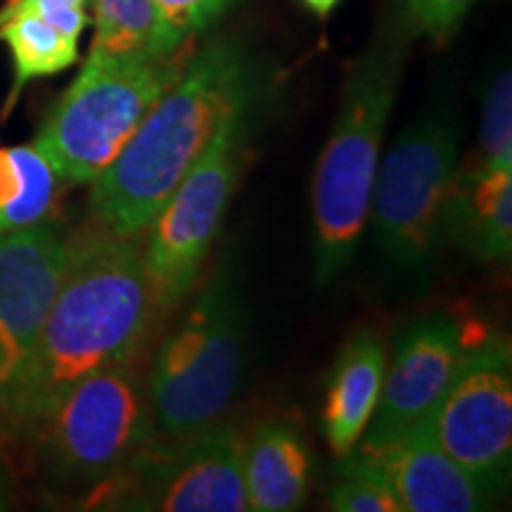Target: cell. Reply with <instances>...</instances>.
I'll use <instances>...</instances> for the list:
<instances>
[{
    "label": "cell",
    "mask_w": 512,
    "mask_h": 512,
    "mask_svg": "<svg viewBox=\"0 0 512 512\" xmlns=\"http://www.w3.org/2000/svg\"><path fill=\"white\" fill-rule=\"evenodd\" d=\"M479 164L512 169V74L501 67L486 86L479 121Z\"/></svg>",
    "instance_id": "obj_20"
},
{
    "label": "cell",
    "mask_w": 512,
    "mask_h": 512,
    "mask_svg": "<svg viewBox=\"0 0 512 512\" xmlns=\"http://www.w3.org/2000/svg\"><path fill=\"white\" fill-rule=\"evenodd\" d=\"M0 41L8 46L15 67L12 91L3 114L15 107L17 98L31 81L60 74L79 60V38L64 34L41 12L31 8L0 12Z\"/></svg>",
    "instance_id": "obj_17"
},
{
    "label": "cell",
    "mask_w": 512,
    "mask_h": 512,
    "mask_svg": "<svg viewBox=\"0 0 512 512\" xmlns=\"http://www.w3.org/2000/svg\"><path fill=\"white\" fill-rule=\"evenodd\" d=\"M238 0H152L159 19L157 53L171 55L207 34Z\"/></svg>",
    "instance_id": "obj_21"
},
{
    "label": "cell",
    "mask_w": 512,
    "mask_h": 512,
    "mask_svg": "<svg viewBox=\"0 0 512 512\" xmlns=\"http://www.w3.org/2000/svg\"><path fill=\"white\" fill-rule=\"evenodd\" d=\"M95 36L91 53L159 55V19L152 0H91Z\"/></svg>",
    "instance_id": "obj_19"
},
{
    "label": "cell",
    "mask_w": 512,
    "mask_h": 512,
    "mask_svg": "<svg viewBox=\"0 0 512 512\" xmlns=\"http://www.w3.org/2000/svg\"><path fill=\"white\" fill-rule=\"evenodd\" d=\"M12 503V479L8 467L0 460V510H8Z\"/></svg>",
    "instance_id": "obj_25"
},
{
    "label": "cell",
    "mask_w": 512,
    "mask_h": 512,
    "mask_svg": "<svg viewBox=\"0 0 512 512\" xmlns=\"http://www.w3.org/2000/svg\"><path fill=\"white\" fill-rule=\"evenodd\" d=\"M143 361L83 377L22 439L48 486L88 503L157 439Z\"/></svg>",
    "instance_id": "obj_4"
},
{
    "label": "cell",
    "mask_w": 512,
    "mask_h": 512,
    "mask_svg": "<svg viewBox=\"0 0 512 512\" xmlns=\"http://www.w3.org/2000/svg\"><path fill=\"white\" fill-rule=\"evenodd\" d=\"M60 178L34 145H0V235L48 219Z\"/></svg>",
    "instance_id": "obj_18"
},
{
    "label": "cell",
    "mask_w": 512,
    "mask_h": 512,
    "mask_svg": "<svg viewBox=\"0 0 512 512\" xmlns=\"http://www.w3.org/2000/svg\"><path fill=\"white\" fill-rule=\"evenodd\" d=\"M259 88L256 64L235 36L192 48L114 162L91 183V216L117 235H140L192 169L223 117Z\"/></svg>",
    "instance_id": "obj_2"
},
{
    "label": "cell",
    "mask_w": 512,
    "mask_h": 512,
    "mask_svg": "<svg viewBox=\"0 0 512 512\" xmlns=\"http://www.w3.org/2000/svg\"><path fill=\"white\" fill-rule=\"evenodd\" d=\"M458 152L460 119L444 100L403 128L377 166L368 216L377 254L392 273L422 278L437 259Z\"/></svg>",
    "instance_id": "obj_7"
},
{
    "label": "cell",
    "mask_w": 512,
    "mask_h": 512,
    "mask_svg": "<svg viewBox=\"0 0 512 512\" xmlns=\"http://www.w3.org/2000/svg\"><path fill=\"white\" fill-rule=\"evenodd\" d=\"M434 441L460 467L501 494L512 465V351L482 335L427 418Z\"/></svg>",
    "instance_id": "obj_10"
},
{
    "label": "cell",
    "mask_w": 512,
    "mask_h": 512,
    "mask_svg": "<svg viewBox=\"0 0 512 512\" xmlns=\"http://www.w3.org/2000/svg\"><path fill=\"white\" fill-rule=\"evenodd\" d=\"M190 297L147 368L152 418L164 439L221 422L245 375L247 316L233 275L221 268Z\"/></svg>",
    "instance_id": "obj_5"
},
{
    "label": "cell",
    "mask_w": 512,
    "mask_h": 512,
    "mask_svg": "<svg viewBox=\"0 0 512 512\" xmlns=\"http://www.w3.org/2000/svg\"><path fill=\"white\" fill-rule=\"evenodd\" d=\"M299 3H302L309 12H313L320 22H325L342 0H299Z\"/></svg>",
    "instance_id": "obj_24"
},
{
    "label": "cell",
    "mask_w": 512,
    "mask_h": 512,
    "mask_svg": "<svg viewBox=\"0 0 512 512\" xmlns=\"http://www.w3.org/2000/svg\"><path fill=\"white\" fill-rule=\"evenodd\" d=\"M245 432L221 420L185 437H157L91 508L136 512H247L242 477Z\"/></svg>",
    "instance_id": "obj_9"
},
{
    "label": "cell",
    "mask_w": 512,
    "mask_h": 512,
    "mask_svg": "<svg viewBox=\"0 0 512 512\" xmlns=\"http://www.w3.org/2000/svg\"><path fill=\"white\" fill-rule=\"evenodd\" d=\"M311 472V448L292 422L268 418L245 434L242 477L249 510H299L309 498Z\"/></svg>",
    "instance_id": "obj_14"
},
{
    "label": "cell",
    "mask_w": 512,
    "mask_h": 512,
    "mask_svg": "<svg viewBox=\"0 0 512 512\" xmlns=\"http://www.w3.org/2000/svg\"><path fill=\"white\" fill-rule=\"evenodd\" d=\"M192 48L195 43L171 55L88 53L34 138L60 183L86 185L114 162L159 95L181 74Z\"/></svg>",
    "instance_id": "obj_6"
},
{
    "label": "cell",
    "mask_w": 512,
    "mask_h": 512,
    "mask_svg": "<svg viewBox=\"0 0 512 512\" xmlns=\"http://www.w3.org/2000/svg\"><path fill=\"white\" fill-rule=\"evenodd\" d=\"M337 467L375 477L403 512H479L501 496L441 451L427 422L375 444L358 441Z\"/></svg>",
    "instance_id": "obj_13"
},
{
    "label": "cell",
    "mask_w": 512,
    "mask_h": 512,
    "mask_svg": "<svg viewBox=\"0 0 512 512\" xmlns=\"http://www.w3.org/2000/svg\"><path fill=\"white\" fill-rule=\"evenodd\" d=\"M67 247L69 230L50 219L0 235V425L41 337Z\"/></svg>",
    "instance_id": "obj_11"
},
{
    "label": "cell",
    "mask_w": 512,
    "mask_h": 512,
    "mask_svg": "<svg viewBox=\"0 0 512 512\" xmlns=\"http://www.w3.org/2000/svg\"><path fill=\"white\" fill-rule=\"evenodd\" d=\"M479 337L470 323L446 311L406 325L394 339L363 444L396 437L427 422Z\"/></svg>",
    "instance_id": "obj_12"
},
{
    "label": "cell",
    "mask_w": 512,
    "mask_h": 512,
    "mask_svg": "<svg viewBox=\"0 0 512 512\" xmlns=\"http://www.w3.org/2000/svg\"><path fill=\"white\" fill-rule=\"evenodd\" d=\"M339 479L328 491V508L337 512H403L396 496L375 477L337 467Z\"/></svg>",
    "instance_id": "obj_23"
},
{
    "label": "cell",
    "mask_w": 512,
    "mask_h": 512,
    "mask_svg": "<svg viewBox=\"0 0 512 512\" xmlns=\"http://www.w3.org/2000/svg\"><path fill=\"white\" fill-rule=\"evenodd\" d=\"M411 41L389 10L347 72L335 126L313 176V266L320 285H330L349 266L366 233L384 131Z\"/></svg>",
    "instance_id": "obj_3"
},
{
    "label": "cell",
    "mask_w": 512,
    "mask_h": 512,
    "mask_svg": "<svg viewBox=\"0 0 512 512\" xmlns=\"http://www.w3.org/2000/svg\"><path fill=\"white\" fill-rule=\"evenodd\" d=\"M446 238L482 261L512 254V169L470 164L456 169L446 204Z\"/></svg>",
    "instance_id": "obj_16"
},
{
    "label": "cell",
    "mask_w": 512,
    "mask_h": 512,
    "mask_svg": "<svg viewBox=\"0 0 512 512\" xmlns=\"http://www.w3.org/2000/svg\"><path fill=\"white\" fill-rule=\"evenodd\" d=\"M387 349L373 330L351 335L339 349L325 384L323 434L330 451L344 458L366 432L380 399Z\"/></svg>",
    "instance_id": "obj_15"
},
{
    "label": "cell",
    "mask_w": 512,
    "mask_h": 512,
    "mask_svg": "<svg viewBox=\"0 0 512 512\" xmlns=\"http://www.w3.org/2000/svg\"><path fill=\"white\" fill-rule=\"evenodd\" d=\"M477 0H392L394 17L411 38L446 43L470 15Z\"/></svg>",
    "instance_id": "obj_22"
},
{
    "label": "cell",
    "mask_w": 512,
    "mask_h": 512,
    "mask_svg": "<svg viewBox=\"0 0 512 512\" xmlns=\"http://www.w3.org/2000/svg\"><path fill=\"white\" fill-rule=\"evenodd\" d=\"M254 107L256 91L223 117L200 159L145 228L143 261L157 325L166 323L195 292L245 169Z\"/></svg>",
    "instance_id": "obj_8"
},
{
    "label": "cell",
    "mask_w": 512,
    "mask_h": 512,
    "mask_svg": "<svg viewBox=\"0 0 512 512\" xmlns=\"http://www.w3.org/2000/svg\"><path fill=\"white\" fill-rule=\"evenodd\" d=\"M34 3H38V0H5L0 12H12L19 8H27V5H34ZM69 3H76V5H83V8H88V5H91V0H69Z\"/></svg>",
    "instance_id": "obj_26"
},
{
    "label": "cell",
    "mask_w": 512,
    "mask_h": 512,
    "mask_svg": "<svg viewBox=\"0 0 512 512\" xmlns=\"http://www.w3.org/2000/svg\"><path fill=\"white\" fill-rule=\"evenodd\" d=\"M157 328L138 235L95 221L69 230L60 285L0 434L22 441L83 377L143 358Z\"/></svg>",
    "instance_id": "obj_1"
}]
</instances>
